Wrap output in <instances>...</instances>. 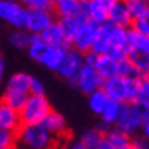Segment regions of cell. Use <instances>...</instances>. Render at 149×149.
I'll return each instance as SVG.
<instances>
[{"instance_id": "cell-20", "label": "cell", "mask_w": 149, "mask_h": 149, "mask_svg": "<svg viewBox=\"0 0 149 149\" xmlns=\"http://www.w3.org/2000/svg\"><path fill=\"white\" fill-rule=\"evenodd\" d=\"M43 125L47 131L50 134H53L55 137L58 135H63L67 131V123H65V119L63 117V114H59L56 111H52L49 116H47L43 122Z\"/></svg>"}, {"instance_id": "cell-40", "label": "cell", "mask_w": 149, "mask_h": 149, "mask_svg": "<svg viewBox=\"0 0 149 149\" xmlns=\"http://www.w3.org/2000/svg\"><path fill=\"white\" fill-rule=\"evenodd\" d=\"M3 70H5V63L0 61V73H3Z\"/></svg>"}, {"instance_id": "cell-17", "label": "cell", "mask_w": 149, "mask_h": 149, "mask_svg": "<svg viewBox=\"0 0 149 149\" xmlns=\"http://www.w3.org/2000/svg\"><path fill=\"white\" fill-rule=\"evenodd\" d=\"M69 49L70 47H49V50H47V53L44 55V58L41 61V65H44L49 70L58 72V69L63 64Z\"/></svg>"}, {"instance_id": "cell-4", "label": "cell", "mask_w": 149, "mask_h": 149, "mask_svg": "<svg viewBox=\"0 0 149 149\" xmlns=\"http://www.w3.org/2000/svg\"><path fill=\"white\" fill-rule=\"evenodd\" d=\"M100 28H102L100 24L87 20V22L84 23V26L81 28V31L78 32L76 38L73 40L72 47L74 50H78L79 53H82V55L91 52L93 44H94V41H96V37L100 32Z\"/></svg>"}, {"instance_id": "cell-5", "label": "cell", "mask_w": 149, "mask_h": 149, "mask_svg": "<svg viewBox=\"0 0 149 149\" xmlns=\"http://www.w3.org/2000/svg\"><path fill=\"white\" fill-rule=\"evenodd\" d=\"M105 81L102 79V76L96 72L94 67H87L84 65L82 70L79 72L76 81L73 82V87H76L79 91L85 93L87 96H90L91 93L102 90Z\"/></svg>"}, {"instance_id": "cell-32", "label": "cell", "mask_w": 149, "mask_h": 149, "mask_svg": "<svg viewBox=\"0 0 149 149\" xmlns=\"http://www.w3.org/2000/svg\"><path fill=\"white\" fill-rule=\"evenodd\" d=\"M15 139H17V132L0 130V149L15 148Z\"/></svg>"}, {"instance_id": "cell-37", "label": "cell", "mask_w": 149, "mask_h": 149, "mask_svg": "<svg viewBox=\"0 0 149 149\" xmlns=\"http://www.w3.org/2000/svg\"><path fill=\"white\" fill-rule=\"evenodd\" d=\"M64 149H85V148L81 143V140H78V141H70V143H67L64 146Z\"/></svg>"}, {"instance_id": "cell-30", "label": "cell", "mask_w": 149, "mask_h": 149, "mask_svg": "<svg viewBox=\"0 0 149 149\" xmlns=\"http://www.w3.org/2000/svg\"><path fill=\"white\" fill-rule=\"evenodd\" d=\"M119 74L123 78H128V79H132V78H140L137 70H135V67L131 64V61L125 58L119 61Z\"/></svg>"}, {"instance_id": "cell-13", "label": "cell", "mask_w": 149, "mask_h": 149, "mask_svg": "<svg viewBox=\"0 0 149 149\" xmlns=\"http://www.w3.org/2000/svg\"><path fill=\"white\" fill-rule=\"evenodd\" d=\"M22 126H23V122H22L20 111L11 108L6 104L0 105V130L17 132Z\"/></svg>"}, {"instance_id": "cell-26", "label": "cell", "mask_w": 149, "mask_h": 149, "mask_svg": "<svg viewBox=\"0 0 149 149\" xmlns=\"http://www.w3.org/2000/svg\"><path fill=\"white\" fill-rule=\"evenodd\" d=\"M105 139V134H102L97 128L93 130H87L82 135H81V143L84 145L85 149H97Z\"/></svg>"}, {"instance_id": "cell-23", "label": "cell", "mask_w": 149, "mask_h": 149, "mask_svg": "<svg viewBox=\"0 0 149 149\" xmlns=\"http://www.w3.org/2000/svg\"><path fill=\"white\" fill-rule=\"evenodd\" d=\"M31 94H23V93H17V91H11V90H5L3 96H2V104L9 105L11 108H14L17 111H22V108L24 104L28 102Z\"/></svg>"}, {"instance_id": "cell-27", "label": "cell", "mask_w": 149, "mask_h": 149, "mask_svg": "<svg viewBox=\"0 0 149 149\" xmlns=\"http://www.w3.org/2000/svg\"><path fill=\"white\" fill-rule=\"evenodd\" d=\"M108 102H110V99H108L107 93L104 90H97V91L91 93L88 96V107H90V110L94 114H99V116L104 113V110H105V107L108 105Z\"/></svg>"}, {"instance_id": "cell-22", "label": "cell", "mask_w": 149, "mask_h": 149, "mask_svg": "<svg viewBox=\"0 0 149 149\" xmlns=\"http://www.w3.org/2000/svg\"><path fill=\"white\" fill-rule=\"evenodd\" d=\"M105 139L108 140V143H110L114 149H120V148H125L128 145H131V135L125 134L123 131H120L119 128L113 126L110 131L105 134Z\"/></svg>"}, {"instance_id": "cell-31", "label": "cell", "mask_w": 149, "mask_h": 149, "mask_svg": "<svg viewBox=\"0 0 149 149\" xmlns=\"http://www.w3.org/2000/svg\"><path fill=\"white\" fill-rule=\"evenodd\" d=\"M132 29L139 31L140 33H143V35L149 37V11L145 12L141 17L134 20V22H132Z\"/></svg>"}, {"instance_id": "cell-11", "label": "cell", "mask_w": 149, "mask_h": 149, "mask_svg": "<svg viewBox=\"0 0 149 149\" xmlns=\"http://www.w3.org/2000/svg\"><path fill=\"white\" fill-rule=\"evenodd\" d=\"M108 22L120 26L125 29H131L132 28V17L128 11L126 2H120V0H111L110 5V11H108Z\"/></svg>"}, {"instance_id": "cell-35", "label": "cell", "mask_w": 149, "mask_h": 149, "mask_svg": "<svg viewBox=\"0 0 149 149\" xmlns=\"http://www.w3.org/2000/svg\"><path fill=\"white\" fill-rule=\"evenodd\" d=\"M131 145L134 149H149V140L145 135H137L131 140Z\"/></svg>"}, {"instance_id": "cell-15", "label": "cell", "mask_w": 149, "mask_h": 149, "mask_svg": "<svg viewBox=\"0 0 149 149\" xmlns=\"http://www.w3.org/2000/svg\"><path fill=\"white\" fill-rule=\"evenodd\" d=\"M94 69L102 76L104 81L111 79L114 76H119V61L108 55H99Z\"/></svg>"}, {"instance_id": "cell-14", "label": "cell", "mask_w": 149, "mask_h": 149, "mask_svg": "<svg viewBox=\"0 0 149 149\" xmlns=\"http://www.w3.org/2000/svg\"><path fill=\"white\" fill-rule=\"evenodd\" d=\"M40 37L43 38V41L49 47H70V44H69V41H67V38L64 35V31H63V28H61L58 20L55 23H52Z\"/></svg>"}, {"instance_id": "cell-42", "label": "cell", "mask_w": 149, "mask_h": 149, "mask_svg": "<svg viewBox=\"0 0 149 149\" xmlns=\"http://www.w3.org/2000/svg\"><path fill=\"white\" fill-rule=\"evenodd\" d=\"M11 149H17V148H11Z\"/></svg>"}, {"instance_id": "cell-19", "label": "cell", "mask_w": 149, "mask_h": 149, "mask_svg": "<svg viewBox=\"0 0 149 149\" xmlns=\"http://www.w3.org/2000/svg\"><path fill=\"white\" fill-rule=\"evenodd\" d=\"M128 59L135 67V70H137L140 78L149 76V52L130 50L128 52Z\"/></svg>"}, {"instance_id": "cell-10", "label": "cell", "mask_w": 149, "mask_h": 149, "mask_svg": "<svg viewBox=\"0 0 149 149\" xmlns=\"http://www.w3.org/2000/svg\"><path fill=\"white\" fill-rule=\"evenodd\" d=\"M53 11H35L29 9V20H28V29L32 35H41L56 20L53 18Z\"/></svg>"}, {"instance_id": "cell-24", "label": "cell", "mask_w": 149, "mask_h": 149, "mask_svg": "<svg viewBox=\"0 0 149 149\" xmlns=\"http://www.w3.org/2000/svg\"><path fill=\"white\" fill-rule=\"evenodd\" d=\"M128 44H130V50L149 52V37L143 35L132 28L128 31Z\"/></svg>"}, {"instance_id": "cell-12", "label": "cell", "mask_w": 149, "mask_h": 149, "mask_svg": "<svg viewBox=\"0 0 149 149\" xmlns=\"http://www.w3.org/2000/svg\"><path fill=\"white\" fill-rule=\"evenodd\" d=\"M53 12L59 18H74L85 15L84 0H56Z\"/></svg>"}, {"instance_id": "cell-16", "label": "cell", "mask_w": 149, "mask_h": 149, "mask_svg": "<svg viewBox=\"0 0 149 149\" xmlns=\"http://www.w3.org/2000/svg\"><path fill=\"white\" fill-rule=\"evenodd\" d=\"M87 20L88 18H87L85 15L74 17V18H58V22H59L61 28H63V31H64V35L67 38V41H69L70 47H72L73 40L76 38L78 32L81 31V28L84 26V23L87 22Z\"/></svg>"}, {"instance_id": "cell-29", "label": "cell", "mask_w": 149, "mask_h": 149, "mask_svg": "<svg viewBox=\"0 0 149 149\" xmlns=\"http://www.w3.org/2000/svg\"><path fill=\"white\" fill-rule=\"evenodd\" d=\"M28 9H35V11H53L55 2L52 0H26L23 3Z\"/></svg>"}, {"instance_id": "cell-3", "label": "cell", "mask_w": 149, "mask_h": 149, "mask_svg": "<svg viewBox=\"0 0 149 149\" xmlns=\"http://www.w3.org/2000/svg\"><path fill=\"white\" fill-rule=\"evenodd\" d=\"M0 18L11 24L14 29H28L29 9L23 3L14 0H2L0 2Z\"/></svg>"}, {"instance_id": "cell-2", "label": "cell", "mask_w": 149, "mask_h": 149, "mask_svg": "<svg viewBox=\"0 0 149 149\" xmlns=\"http://www.w3.org/2000/svg\"><path fill=\"white\" fill-rule=\"evenodd\" d=\"M52 113L50 102L46 96H33L31 94L28 102L20 111L23 125H40L43 123L44 119Z\"/></svg>"}, {"instance_id": "cell-7", "label": "cell", "mask_w": 149, "mask_h": 149, "mask_svg": "<svg viewBox=\"0 0 149 149\" xmlns=\"http://www.w3.org/2000/svg\"><path fill=\"white\" fill-rule=\"evenodd\" d=\"M102 90L107 93L110 100L119 104H130V82L128 78L123 76H114L111 79H107L104 82Z\"/></svg>"}, {"instance_id": "cell-28", "label": "cell", "mask_w": 149, "mask_h": 149, "mask_svg": "<svg viewBox=\"0 0 149 149\" xmlns=\"http://www.w3.org/2000/svg\"><path fill=\"white\" fill-rule=\"evenodd\" d=\"M126 6L132 20L141 17L145 12L149 11V2H146V0H126Z\"/></svg>"}, {"instance_id": "cell-34", "label": "cell", "mask_w": 149, "mask_h": 149, "mask_svg": "<svg viewBox=\"0 0 149 149\" xmlns=\"http://www.w3.org/2000/svg\"><path fill=\"white\" fill-rule=\"evenodd\" d=\"M44 84L41 82L40 79L33 78L32 81V85H31V94H33V96H44Z\"/></svg>"}, {"instance_id": "cell-1", "label": "cell", "mask_w": 149, "mask_h": 149, "mask_svg": "<svg viewBox=\"0 0 149 149\" xmlns=\"http://www.w3.org/2000/svg\"><path fill=\"white\" fill-rule=\"evenodd\" d=\"M55 135L50 134L40 125H23L17 131L15 148L17 149H53L55 148Z\"/></svg>"}, {"instance_id": "cell-6", "label": "cell", "mask_w": 149, "mask_h": 149, "mask_svg": "<svg viewBox=\"0 0 149 149\" xmlns=\"http://www.w3.org/2000/svg\"><path fill=\"white\" fill-rule=\"evenodd\" d=\"M84 67V55L82 53H79L78 50H74L73 47H70L69 50H67V55L63 61V64L61 67L58 69V74L63 79L69 81V82L73 85V82L76 81L79 72L82 70Z\"/></svg>"}, {"instance_id": "cell-39", "label": "cell", "mask_w": 149, "mask_h": 149, "mask_svg": "<svg viewBox=\"0 0 149 149\" xmlns=\"http://www.w3.org/2000/svg\"><path fill=\"white\" fill-rule=\"evenodd\" d=\"M141 131H143V135H145V137L149 140V122H148V123H146L143 128H141Z\"/></svg>"}, {"instance_id": "cell-36", "label": "cell", "mask_w": 149, "mask_h": 149, "mask_svg": "<svg viewBox=\"0 0 149 149\" xmlns=\"http://www.w3.org/2000/svg\"><path fill=\"white\" fill-rule=\"evenodd\" d=\"M97 58H99V55H97V53H94L93 50L88 52V53H85V55H84V65L94 67L96 63H97Z\"/></svg>"}, {"instance_id": "cell-38", "label": "cell", "mask_w": 149, "mask_h": 149, "mask_svg": "<svg viewBox=\"0 0 149 149\" xmlns=\"http://www.w3.org/2000/svg\"><path fill=\"white\" fill-rule=\"evenodd\" d=\"M97 149H114V148H113V146H111L110 143H108V140H107V139H104L102 145H100V146H99Z\"/></svg>"}, {"instance_id": "cell-41", "label": "cell", "mask_w": 149, "mask_h": 149, "mask_svg": "<svg viewBox=\"0 0 149 149\" xmlns=\"http://www.w3.org/2000/svg\"><path fill=\"white\" fill-rule=\"evenodd\" d=\"M120 149H134V148H132V145H128V146H125V148H120Z\"/></svg>"}, {"instance_id": "cell-33", "label": "cell", "mask_w": 149, "mask_h": 149, "mask_svg": "<svg viewBox=\"0 0 149 149\" xmlns=\"http://www.w3.org/2000/svg\"><path fill=\"white\" fill-rule=\"evenodd\" d=\"M139 102H145L149 105V76L139 79Z\"/></svg>"}, {"instance_id": "cell-21", "label": "cell", "mask_w": 149, "mask_h": 149, "mask_svg": "<svg viewBox=\"0 0 149 149\" xmlns=\"http://www.w3.org/2000/svg\"><path fill=\"white\" fill-rule=\"evenodd\" d=\"M32 41V33L26 29H14L8 35V43L14 49H29Z\"/></svg>"}, {"instance_id": "cell-8", "label": "cell", "mask_w": 149, "mask_h": 149, "mask_svg": "<svg viewBox=\"0 0 149 149\" xmlns=\"http://www.w3.org/2000/svg\"><path fill=\"white\" fill-rule=\"evenodd\" d=\"M116 128H119L120 131H123L128 135H132L140 128H143V123H141V120L132 104H122L120 116L116 123Z\"/></svg>"}, {"instance_id": "cell-9", "label": "cell", "mask_w": 149, "mask_h": 149, "mask_svg": "<svg viewBox=\"0 0 149 149\" xmlns=\"http://www.w3.org/2000/svg\"><path fill=\"white\" fill-rule=\"evenodd\" d=\"M111 0H84L85 17L100 26L108 23V11H110Z\"/></svg>"}, {"instance_id": "cell-25", "label": "cell", "mask_w": 149, "mask_h": 149, "mask_svg": "<svg viewBox=\"0 0 149 149\" xmlns=\"http://www.w3.org/2000/svg\"><path fill=\"white\" fill-rule=\"evenodd\" d=\"M47 50H49V46L43 41V38L40 35H32V41H31V46L28 49L29 56L33 61H37V63L41 64V61H43L44 55L47 53Z\"/></svg>"}, {"instance_id": "cell-18", "label": "cell", "mask_w": 149, "mask_h": 149, "mask_svg": "<svg viewBox=\"0 0 149 149\" xmlns=\"http://www.w3.org/2000/svg\"><path fill=\"white\" fill-rule=\"evenodd\" d=\"M33 78L31 74L20 72L15 73L9 78L8 84H6V90L11 91H17V93H23V94H31V85H32Z\"/></svg>"}]
</instances>
